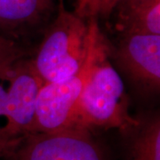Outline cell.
<instances>
[{
  "label": "cell",
  "mask_w": 160,
  "mask_h": 160,
  "mask_svg": "<svg viewBox=\"0 0 160 160\" xmlns=\"http://www.w3.org/2000/svg\"><path fill=\"white\" fill-rule=\"evenodd\" d=\"M53 0H0V35L14 39L46 22Z\"/></svg>",
  "instance_id": "52a82bcc"
},
{
  "label": "cell",
  "mask_w": 160,
  "mask_h": 160,
  "mask_svg": "<svg viewBox=\"0 0 160 160\" xmlns=\"http://www.w3.org/2000/svg\"><path fill=\"white\" fill-rule=\"evenodd\" d=\"M117 28L120 33L160 35V0L118 4Z\"/></svg>",
  "instance_id": "9c48e42d"
},
{
  "label": "cell",
  "mask_w": 160,
  "mask_h": 160,
  "mask_svg": "<svg viewBox=\"0 0 160 160\" xmlns=\"http://www.w3.org/2000/svg\"><path fill=\"white\" fill-rule=\"evenodd\" d=\"M109 56L106 40L80 95L75 112V127L92 132L114 128L123 133L137 122V118L129 113L125 86Z\"/></svg>",
  "instance_id": "7a4b0ae2"
},
{
  "label": "cell",
  "mask_w": 160,
  "mask_h": 160,
  "mask_svg": "<svg viewBox=\"0 0 160 160\" xmlns=\"http://www.w3.org/2000/svg\"><path fill=\"white\" fill-rule=\"evenodd\" d=\"M115 60L133 82L149 91L160 86V35L121 33Z\"/></svg>",
  "instance_id": "8992f818"
},
{
  "label": "cell",
  "mask_w": 160,
  "mask_h": 160,
  "mask_svg": "<svg viewBox=\"0 0 160 160\" xmlns=\"http://www.w3.org/2000/svg\"><path fill=\"white\" fill-rule=\"evenodd\" d=\"M127 138V160H160L158 112L137 117V122L123 132Z\"/></svg>",
  "instance_id": "ba28073f"
},
{
  "label": "cell",
  "mask_w": 160,
  "mask_h": 160,
  "mask_svg": "<svg viewBox=\"0 0 160 160\" xmlns=\"http://www.w3.org/2000/svg\"><path fill=\"white\" fill-rule=\"evenodd\" d=\"M98 21H86L65 9L60 0L55 18L47 28L30 66L43 84L77 74L90 51Z\"/></svg>",
  "instance_id": "6da1fadb"
},
{
  "label": "cell",
  "mask_w": 160,
  "mask_h": 160,
  "mask_svg": "<svg viewBox=\"0 0 160 160\" xmlns=\"http://www.w3.org/2000/svg\"><path fill=\"white\" fill-rule=\"evenodd\" d=\"M0 81V132L3 126L4 121V113H5V106H6V89Z\"/></svg>",
  "instance_id": "7c38bea8"
},
{
  "label": "cell",
  "mask_w": 160,
  "mask_h": 160,
  "mask_svg": "<svg viewBox=\"0 0 160 160\" xmlns=\"http://www.w3.org/2000/svg\"><path fill=\"white\" fill-rule=\"evenodd\" d=\"M0 160H108L103 148L86 128L29 132Z\"/></svg>",
  "instance_id": "277c9868"
},
{
  "label": "cell",
  "mask_w": 160,
  "mask_h": 160,
  "mask_svg": "<svg viewBox=\"0 0 160 160\" xmlns=\"http://www.w3.org/2000/svg\"><path fill=\"white\" fill-rule=\"evenodd\" d=\"M136 1H138V0H119L118 4H129V3H133V2H136Z\"/></svg>",
  "instance_id": "4fadbf2b"
},
{
  "label": "cell",
  "mask_w": 160,
  "mask_h": 160,
  "mask_svg": "<svg viewBox=\"0 0 160 160\" xmlns=\"http://www.w3.org/2000/svg\"><path fill=\"white\" fill-rule=\"evenodd\" d=\"M106 38L98 26L83 67L67 79L41 86L36 102L32 132H51L75 128V112L80 95Z\"/></svg>",
  "instance_id": "3957f363"
},
{
  "label": "cell",
  "mask_w": 160,
  "mask_h": 160,
  "mask_svg": "<svg viewBox=\"0 0 160 160\" xmlns=\"http://www.w3.org/2000/svg\"><path fill=\"white\" fill-rule=\"evenodd\" d=\"M26 55V50L16 40L0 35V81H7L15 65Z\"/></svg>",
  "instance_id": "30bf717a"
},
{
  "label": "cell",
  "mask_w": 160,
  "mask_h": 160,
  "mask_svg": "<svg viewBox=\"0 0 160 160\" xmlns=\"http://www.w3.org/2000/svg\"><path fill=\"white\" fill-rule=\"evenodd\" d=\"M3 126L0 132V158L22 138L32 132L38 93L44 84L32 69L29 60L15 65L7 80Z\"/></svg>",
  "instance_id": "5b68a950"
},
{
  "label": "cell",
  "mask_w": 160,
  "mask_h": 160,
  "mask_svg": "<svg viewBox=\"0 0 160 160\" xmlns=\"http://www.w3.org/2000/svg\"><path fill=\"white\" fill-rule=\"evenodd\" d=\"M118 2L119 0H76L73 12L86 21L107 19Z\"/></svg>",
  "instance_id": "8fae6325"
}]
</instances>
